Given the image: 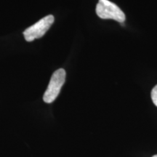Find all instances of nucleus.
Returning a JSON list of instances; mask_svg holds the SVG:
<instances>
[{"label":"nucleus","mask_w":157,"mask_h":157,"mask_svg":"<svg viewBox=\"0 0 157 157\" xmlns=\"http://www.w3.org/2000/svg\"><path fill=\"white\" fill-rule=\"evenodd\" d=\"M96 13L102 19H112L119 23H123L125 21L124 12L109 0H99L96 6Z\"/></svg>","instance_id":"nucleus-1"},{"label":"nucleus","mask_w":157,"mask_h":157,"mask_svg":"<svg viewBox=\"0 0 157 157\" xmlns=\"http://www.w3.org/2000/svg\"><path fill=\"white\" fill-rule=\"evenodd\" d=\"M66 71L63 68H60L54 72L43 96L45 103H51L56 99L66 81Z\"/></svg>","instance_id":"nucleus-2"},{"label":"nucleus","mask_w":157,"mask_h":157,"mask_svg":"<svg viewBox=\"0 0 157 157\" xmlns=\"http://www.w3.org/2000/svg\"><path fill=\"white\" fill-rule=\"evenodd\" d=\"M54 20L53 15H48L25 29L23 32V36L25 40L27 42H32L34 39L42 37L54 23Z\"/></svg>","instance_id":"nucleus-3"},{"label":"nucleus","mask_w":157,"mask_h":157,"mask_svg":"<svg viewBox=\"0 0 157 157\" xmlns=\"http://www.w3.org/2000/svg\"><path fill=\"white\" fill-rule=\"evenodd\" d=\"M151 96L153 103L157 107V84L152 89L151 93Z\"/></svg>","instance_id":"nucleus-4"},{"label":"nucleus","mask_w":157,"mask_h":157,"mask_svg":"<svg viewBox=\"0 0 157 157\" xmlns=\"http://www.w3.org/2000/svg\"><path fill=\"white\" fill-rule=\"evenodd\" d=\"M151 157H157V154H156V155H154V156H151Z\"/></svg>","instance_id":"nucleus-5"}]
</instances>
